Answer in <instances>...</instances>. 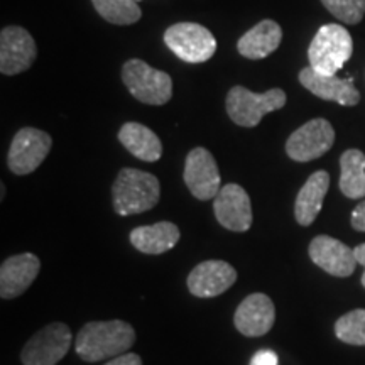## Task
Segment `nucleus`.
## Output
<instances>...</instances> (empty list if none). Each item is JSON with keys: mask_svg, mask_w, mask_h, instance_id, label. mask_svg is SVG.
I'll list each match as a JSON object with an SVG mask.
<instances>
[{"mask_svg": "<svg viewBox=\"0 0 365 365\" xmlns=\"http://www.w3.org/2000/svg\"><path fill=\"white\" fill-rule=\"evenodd\" d=\"M336 339L349 345H365V309H354L335 323Z\"/></svg>", "mask_w": 365, "mask_h": 365, "instance_id": "obj_24", "label": "nucleus"}, {"mask_svg": "<svg viewBox=\"0 0 365 365\" xmlns=\"http://www.w3.org/2000/svg\"><path fill=\"white\" fill-rule=\"evenodd\" d=\"M38 48L33 36L24 27L9 26L0 33V71L4 75H19L33 66Z\"/></svg>", "mask_w": 365, "mask_h": 365, "instance_id": "obj_12", "label": "nucleus"}, {"mask_svg": "<svg viewBox=\"0 0 365 365\" xmlns=\"http://www.w3.org/2000/svg\"><path fill=\"white\" fill-rule=\"evenodd\" d=\"M164 43L186 63H205L217 51V39L207 27L196 22H178L168 27Z\"/></svg>", "mask_w": 365, "mask_h": 365, "instance_id": "obj_6", "label": "nucleus"}, {"mask_svg": "<svg viewBox=\"0 0 365 365\" xmlns=\"http://www.w3.org/2000/svg\"><path fill=\"white\" fill-rule=\"evenodd\" d=\"M105 365H143V360H140L137 354H124L112 359L110 362H107Z\"/></svg>", "mask_w": 365, "mask_h": 365, "instance_id": "obj_28", "label": "nucleus"}, {"mask_svg": "<svg viewBox=\"0 0 365 365\" xmlns=\"http://www.w3.org/2000/svg\"><path fill=\"white\" fill-rule=\"evenodd\" d=\"M309 259L317 264L319 269L331 274L335 277H349L352 276L355 267H357V259H355L354 249L344 242L333 239L330 235L314 237L308 247Z\"/></svg>", "mask_w": 365, "mask_h": 365, "instance_id": "obj_13", "label": "nucleus"}, {"mask_svg": "<svg viewBox=\"0 0 365 365\" xmlns=\"http://www.w3.org/2000/svg\"><path fill=\"white\" fill-rule=\"evenodd\" d=\"M354 254H355V259H357V262L362 264L364 269H365V244L357 245V247L354 249ZM362 286L365 287V271H364V276H362Z\"/></svg>", "mask_w": 365, "mask_h": 365, "instance_id": "obj_29", "label": "nucleus"}, {"mask_svg": "<svg viewBox=\"0 0 365 365\" xmlns=\"http://www.w3.org/2000/svg\"><path fill=\"white\" fill-rule=\"evenodd\" d=\"M340 191L346 198H365V154L349 149L340 158Z\"/></svg>", "mask_w": 365, "mask_h": 365, "instance_id": "obj_22", "label": "nucleus"}, {"mask_svg": "<svg viewBox=\"0 0 365 365\" xmlns=\"http://www.w3.org/2000/svg\"><path fill=\"white\" fill-rule=\"evenodd\" d=\"M276 322L272 299L264 293H254L245 298L234 314V325L244 336L257 339L271 331Z\"/></svg>", "mask_w": 365, "mask_h": 365, "instance_id": "obj_15", "label": "nucleus"}, {"mask_svg": "<svg viewBox=\"0 0 365 365\" xmlns=\"http://www.w3.org/2000/svg\"><path fill=\"white\" fill-rule=\"evenodd\" d=\"M41 271V261L34 254H19L6 259L0 266V298L14 299L29 289Z\"/></svg>", "mask_w": 365, "mask_h": 365, "instance_id": "obj_17", "label": "nucleus"}, {"mask_svg": "<svg viewBox=\"0 0 365 365\" xmlns=\"http://www.w3.org/2000/svg\"><path fill=\"white\" fill-rule=\"evenodd\" d=\"M122 81L129 93L140 103H168L173 97V80L168 73L149 66L143 59H129L122 66Z\"/></svg>", "mask_w": 365, "mask_h": 365, "instance_id": "obj_5", "label": "nucleus"}, {"mask_svg": "<svg viewBox=\"0 0 365 365\" xmlns=\"http://www.w3.org/2000/svg\"><path fill=\"white\" fill-rule=\"evenodd\" d=\"M4 196H6V185L2 182V185H0V198L4 200Z\"/></svg>", "mask_w": 365, "mask_h": 365, "instance_id": "obj_30", "label": "nucleus"}, {"mask_svg": "<svg viewBox=\"0 0 365 365\" xmlns=\"http://www.w3.org/2000/svg\"><path fill=\"white\" fill-rule=\"evenodd\" d=\"M181 232L176 223L158 222L154 225L137 227L130 232V244L143 254L159 255L171 250L180 242Z\"/></svg>", "mask_w": 365, "mask_h": 365, "instance_id": "obj_19", "label": "nucleus"}, {"mask_svg": "<svg viewBox=\"0 0 365 365\" xmlns=\"http://www.w3.org/2000/svg\"><path fill=\"white\" fill-rule=\"evenodd\" d=\"M330 188V175L327 171H317L308 178L299 190L294 203V218L299 225L309 227L317 220L323 207V200Z\"/></svg>", "mask_w": 365, "mask_h": 365, "instance_id": "obj_18", "label": "nucleus"}, {"mask_svg": "<svg viewBox=\"0 0 365 365\" xmlns=\"http://www.w3.org/2000/svg\"><path fill=\"white\" fill-rule=\"evenodd\" d=\"M73 333L65 323L56 322L34 333L21 352L24 365H56L70 352Z\"/></svg>", "mask_w": 365, "mask_h": 365, "instance_id": "obj_7", "label": "nucleus"}, {"mask_svg": "<svg viewBox=\"0 0 365 365\" xmlns=\"http://www.w3.org/2000/svg\"><path fill=\"white\" fill-rule=\"evenodd\" d=\"M299 83L313 95H317L318 98L328 100V102L345 105V107H354L360 102V93L354 86L352 80L319 73L312 66L303 68L299 71Z\"/></svg>", "mask_w": 365, "mask_h": 365, "instance_id": "obj_16", "label": "nucleus"}, {"mask_svg": "<svg viewBox=\"0 0 365 365\" xmlns=\"http://www.w3.org/2000/svg\"><path fill=\"white\" fill-rule=\"evenodd\" d=\"M159 196L161 185L158 178L135 168H124L118 171L112 186L113 210L120 217L149 212L158 205Z\"/></svg>", "mask_w": 365, "mask_h": 365, "instance_id": "obj_2", "label": "nucleus"}, {"mask_svg": "<svg viewBox=\"0 0 365 365\" xmlns=\"http://www.w3.org/2000/svg\"><path fill=\"white\" fill-rule=\"evenodd\" d=\"M335 130L325 118H313L289 135L286 154L296 163H309L333 148Z\"/></svg>", "mask_w": 365, "mask_h": 365, "instance_id": "obj_9", "label": "nucleus"}, {"mask_svg": "<svg viewBox=\"0 0 365 365\" xmlns=\"http://www.w3.org/2000/svg\"><path fill=\"white\" fill-rule=\"evenodd\" d=\"M118 140L132 156L145 163H156L163 156V143L149 127L127 122L118 130Z\"/></svg>", "mask_w": 365, "mask_h": 365, "instance_id": "obj_21", "label": "nucleus"}, {"mask_svg": "<svg viewBox=\"0 0 365 365\" xmlns=\"http://www.w3.org/2000/svg\"><path fill=\"white\" fill-rule=\"evenodd\" d=\"M237 282V271L225 261H205L190 272L188 291L196 298H217Z\"/></svg>", "mask_w": 365, "mask_h": 365, "instance_id": "obj_14", "label": "nucleus"}, {"mask_svg": "<svg viewBox=\"0 0 365 365\" xmlns=\"http://www.w3.org/2000/svg\"><path fill=\"white\" fill-rule=\"evenodd\" d=\"M135 344V330L127 322H90L76 335L75 350L85 362H100L124 355Z\"/></svg>", "mask_w": 365, "mask_h": 365, "instance_id": "obj_1", "label": "nucleus"}, {"mask_svg": "<svg viewBox=\"0 0 365 365\" xmlns=\"http://www.w3.org/2000/svg\"><path fill=\"white\" fill-rule=\"evenodd\" d=\"M185 178L190 193L200 202L213 200L222 190V178L213 154L205 148L191 149L186 156Z\"/></svg>", "mask_w": 365, "mask_h": 365, "instance_id": "obj_10", "label": "nucleus"}, {"mask_svg": "<svg viewBox=\"0 0 365 365\" xmlns=\"http://www.w3.org/2000/svg\"><path fill=\"white\" fill-rule=\"evenodd\" d=\"M350 223H352L355 230L365 232V200L355 207L352 212V218H350Z\"/></svg>", "mask_w": 365, "mask_h": 365, "instance_id": "obj_27", "label": "nucleus"}, {"mask_svg": "<svg viewBox=\"0 0 365 365\" xmlns=\"http://www.w3.org/2000/svg\"><path fill=\"white\" fill-rule=\"evenodd\" d=\"M213 212L218 223L230 232H247L252 227V203L247 191L235 182L222 186L213 198Z\"/></svg>", "mask_w": 365, "mask_h": 365, "instance_id": "obj_11", "label": "nucleus"}, {"mask_svg": "<svg viewBox=\"0 0 365 365\" xmlns=\"http://www.w3.org/2000/svg\"><path fill=\"white\" fill-rule=\"evenodd\" d=\"M95 11L115 26H129L140 19L143 12L135 0H91Z\"/></svg>", "mask_w": 365, "mask_h": 365, "instance_id": "obj_23", "label": "nucleus"}, {"mask_svg": "<svg viewBox=\"0 0 365 365\" xmlns=\"http://www.w3.org/2000/svg\"><path fill=\"white\" fill-rule=\"evenodd\" d=\"M250 365H279V359L272 350H259L250 360Z\"/></svg>", "mask_w": 365, "mask_h": 365, "instance_id": "obj_26", "label": "nucleus"}, {"mask_svg": "<svg viewBox=\"0 0 365 365\" xmlns=\"http://www.w3.org/2000/svg\"><path fill=\"white\" fill-rule=\"evenodd\" d=\"M322 4L345 24H359L365 16V0H322Z\"/></svg>", "mask_w": 365, "mask_h": 365, "instance_id": "obj_25", "label": "nucleus"}, {"mask_svg": "<svg viewBox=\"0 0 365 365\" xmlns=\"http://www.w3.org/2000/svg\"><path fill=\"white\" fill-rule=\"evenodd\" d=\"M282 29L276 21L264 19L247 31L237 43V49L244 58L264 59L279 48Z\"/></svg>", "mask_w": 365, "mask_h": 365, "instance_id": "obj_20", "label": "nucleus"}, {"mask_svg": "<svg viewBox=\"0 0 365 365\" xmlns=\"http://www.w3.org/2000/svg\"><path fill=\"white\" fill-rule=\"evenodd\" d=\"M286 93L281 88H271L264 93H254L245 86L230 88L225 100L228 117L240 127H255L261 124L264 115L281 110L286 105Z\"/></svg>", "mask_w": 365, "mask_h": 365, "instance_id": "obj_3", "label": "nucleus"}, {"mask_svg": "<svg viewBox=\"0 0 365 365\" xmlns=\"http://www.w3.org/2000/svg\"><path fill=\"white\" fill-rule=\"evenodd\" d=\"M53 139L48 132L34 129V127H22L14 135L11 149L7 154V166L14 175L26 176L34 173L51 150Z\"/></svg>", "mask_w": 365, "mask_h": 365, "instance_id": "obj_8", "label": "nucleus"}, {"mask_svg": "<svg viewBox=\"0 0 365 365\" xmlns=\"http://www.w3.org/2000/svg\"><path fill=\"white\" fill-rule=\"evenodd\" d=\"M354 53V41L340 24H325L318 29L308 48L309 66L319 73L336 75Z\"/></svg>", "mask_w": 365, "mask_h": 365, "instance_id": "obj_4", "label": "nucleus"}]
</instances>
